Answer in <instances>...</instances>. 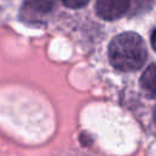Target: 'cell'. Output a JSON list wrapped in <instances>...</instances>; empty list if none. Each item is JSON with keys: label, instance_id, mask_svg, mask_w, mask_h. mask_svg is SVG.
I'll use <instances>...</instances> for the list:
<instances>
[{"label": "cell", "instance_id": "5", "mask_svg": "<svg viewBox=\"0 0 156 156\" xmlns=\"http://www.w3.org/2000/svg\"><path fill=\"white\" fill-rule=\"evenodd\" d=\"M89 0H62L63 5L69 9H79L88 4Z\"/></svg>", "mask_w": 156, "mask_h": 156}, {"label": "cell", "instance_id": "4", "mask_svg": "<svg viewBox=\"0 0 156 156\" xmlns=\"http://www.w3.org/2000/svg\"><path fill=\"white\" fill-rule=\"evenodd\" d=\"M140 85L146 94L156 98V65L149 66L140 77Z\"/></svg>", "mask_w": 156, "mask_h": 156}, {"label": "cell", "instance_id": "3", "mask_svg": "<svg viewBox=\"0 0 156 156\" xmlns=\"http://www.w3.org/2000/svg\"><path fill=\"white\" fill-rule=\"evenodd\" d=\"M56 0H26L22 6V16L27 21H39L55 7Z\"/></svg>", "mask_w": 156, "mask_h": 156}, {"label": "cell", "instance_id": "2", "mask_svg": "<svg viewBox=\"0 0 156 156\" xmlns=\"http://www.w3.org/2000/svg\"><path fill=\"white\" fill-rule=\"evenodd\" d=\"M130 0H96V15L105 21H113L122 17L129 9Z\"/></svg>", "mask_w": 156, "mask_h": 156}, {"label": "cell", "instance_id": "6", "mask_svg": "<svg viewBox=\"0 0 156 156\" xmlns=\"http://www.w3.org/2000/svg\"><path fill=\"white\" fill-rule=\"evenodd\" d=\"M151 45H152V48H154V50L156 51V29L152 32V34H151Z\"/></svg>", "mask_w": 156, "mask_h": 156}, {"label": "cell", "instance_id": "1", "mask_svg": "<svg viewBox=\"0 0 156 156\" xmlns=\"http://www.w3.org/2000/svg\"><path fill=\"white\" fill-rule=\"evenodd\" d=\"M108 57L116 69L130 72L139 69L145 63L147 50L139 34L126 32L115 37L110 43Z\"/></svg>", "mask_w": 156, "mask_h": 156}, {"label": "cell", "instance_id": "7", "mask_svg": "<svg viewBox=\"0 0 156 156\" xmlns=\"http://www.w3.org/2000/svg\"><path fill=\"white\" fill-rule=\"evenodd\" d=\"M154 118H155V121H156V107H155V111H154Z\"/></svg>", "mask_w": 156, "mask_h": 156}]
</instances>
